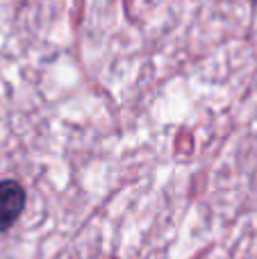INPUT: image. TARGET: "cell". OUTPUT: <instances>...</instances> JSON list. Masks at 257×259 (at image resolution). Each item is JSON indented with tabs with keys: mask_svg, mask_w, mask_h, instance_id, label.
I'll list each match as a JSON object with an SVG mask.
<instances>
[{
	"mask_svg": "<svg viewBox=\"0 0 257 259\" xmlns=\"http://www.w3.org/2000/svg\"><path fill=\"white\" fill-rule=\"evenodd\" d=\"M23 207H25L23 187L16 180H3L0 182V234L16 223Z\"/></svg>",
	"mask_w": 257,
	"mask_h": 259,
	"instance_id": "cell-1",
	"label": "cell"
}]
</instances>
